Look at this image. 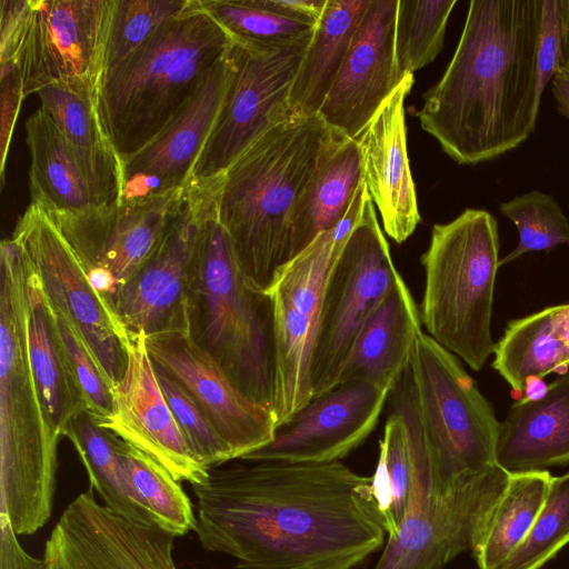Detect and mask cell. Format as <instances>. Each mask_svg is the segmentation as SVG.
Here are the masks:
<instances>
[{
  "label": "cell",
  "instance_id": "f35d334b",
  "mask_svg": "<svg viewBox=\"0 0 569 569\" xmlns=\"http://www.w3.org/2000/svg\"><path fill=\"white\" fill-rule=\"evenodd\" d=\"M499 210L519 231L518 246L499 261V267L531 251L569 246V219L553 196L531 190L501 202Z\"/></svg>",
  "mask_w": 569,
  "mask_h": 569
},
{
  "label": "cell",
  "instance_id": "ba28073f",
  "mask_svg": "<svg viewBox=\"0 0 569 569\" xmlns=\"http://www.w3.org/2000/svg\"><path fill=\"white\" fill-rule=\"evenodd\" d=\"M499 247L496 218L482 209H466L450 222L433 226L421 257L422 326L475 371L496 348L491 317Z\"/></svg>",
  "mask_w": 569,
  "mask_h": 569
},
{
  "label": "cell",
  "instance_id": "4dcf8cb0",
  "mask_svg": "<svg viewBox=\"0 0 569 569\" xmlns=\"http://www.w3.org/2000/svg\"><path fill=\"white\" fill-rule=\"evenodd\" d=\"M28 329L30 362L37 388L49 423L61 437L70 421L87 411L86 403L63 353L50 307L31 269Z\"/></svg>",
  "mask_w": 569,
  "mask_h": 569
},
{
  "label": "cell",
  "instance_id": "ac0fdd59",
  "mask_svg": "<svg viewBox=\"0 0 569 569\" xmlns=\"http://www.w3.org/2000/svg\"><path fill=\"white\" fill-rule=\"evenodd\" d=\"M390 392L365 380L339 383L313 397L277 429L271 442L240 460L340 461L373 431Z\"/></svg>",
  "mask_w": 569,
  "mask_h": 569
},
{
  "label": "cell",
  "instance_id": "ab89813d",
  "mask_svg": "<svg viewBox=\"0 0 569 569\" xmlns=\"http://www.w3.org/2000/svg\"><path fill=\"white\" fill-rule=\"evenodd\" d=\"M569 543V472L552 477L530 531L496 569H540Z\"/></svg>",
  "mask_w": 569,
  "mask_h": 569
},
{
  "label": "cell",
  "instance_id": "4fadbf2b",
  "mask_svg": "<svg viewBox=\"0 0 569 569\" xmlns=\"http://www.w3.org/2000/svg\"><path fill=\"white\" fill-rule=\"evenodd\" d=\"M343 244L323 231L279 272L269 293L273 308L277 429L312 399L311 361L322 292Z\"/></svg>",
  "mask_w": 569,
  "mask_h": 569
},
{
  "label": "cell",
  "instance_id": "bcb514c9",
  "mask_svg": "<svg viewBox=\"0 0 569 569\" xmlns=\"http://www.w3.org/2000/svg\"><path fill=\"white\" fill-rule=\"evenodd\" d=\"M17 536L9 518L0 513V569H46L44 560L29 555Z\"/></svg>",
  "mask_w": 569,
  "mask_h": 569
},
{
  "label": "cell",
  "instance_id": "f1b7e54d",
  "mask_svg": "<svg viewBox=\"0 0 569 569\" xmlns=\"http://www.w3.org/2000/svg\"><path fill=\"white\" fill-rule=\"evenodd\" d=\"M96 82L71 78L50 83L37 93L40 109L100 179L114 202L121 198V162L103 133L96 106Z\"/></svg>",
  "mask_w": 569,
  "mask_h": 569
},
{
  "label": "cell",
  "instance_id": "f6af8a7d",
  "mask_svg": "<svg viewBox=\"0 0 569 569\" xmlns=\"http://www.w3.org/2000/svg\"><path fill=\"white\" fill-rule=\"evenodd\" d=\"M32 0L0 1V62L16 60L23 41Z\"/></svg>",
  "mask_w": 569,
  "mask_h": 569
},
{
  "label": "cell",
  "instance_id": "8992f818",
  "mask_svg": "<svg viewBox=\"0 0 569 569\" xmlns=\"http://www.w3.org/2000/svg\"><path fill=\"white\" fill-rule=\"evenodd\" d=\"M200 229L186 301V333L248 398L273 413L276 357L270 295L253 290L217 214V179L194 184Z\"/></svg>",
  "mask_w": 569,
  "mask_h": 569
},
{
  "label": "cell",
  "instance_id": "5bb4252c",
  "mask_svg": "<svg viewBox=\"0 0 569 569\" xmlns=\"http://www.w3.org/2000/svg\"><path fill=\"white\" fill-rule=\"evenodd\" d=\"M509 475L493 465L442 493L412 499L373 569H441L471 551Z\"/></svg>",
  "mask_w": 569,
  "mask_h": 569
},
{
  "label": "cell",
  "instance_id": "e575fe53",
  "mask_svg": "<svg viewBox=\"0 0 569 569\" xmlns=\"http://www.w3.org/2000/svg\"><path fill=\"white\" fill-rule=\"evenodd\" d=\"M416 469L405 420L391 411L379 443L371 490L387 538L399 529L415 487Z\"/></svg>",
  "mask_w": 569,
  "mask_h": 569
},
{
  "label": "cell",
  "instance_id": "7a4b0ae2",
  "mask_svg": "<svg viewBox=\"0 0 569 569\" xmlns=\"http://www.w3.org/2000/svg\"><path fill=\"white\" fill-rule=\"evenodd\" d=\"M542 0H471L456 51L417 117L459 164L492 160L535 132Z\"/></svg>",
  "mask_w": 569,
  "mask_h": 569
},
{
  "label": "cell",
  "instance_id": "836d02e7",
  "mask_svg": "<svg viewBox=\"0 0 569 569\" xmlns=\"http://www.w3.org/2000/svg\"><path fill=\"white\" fill-rule=\"evenodd\" d=\"M121 455L133 493L152 522L174 537L194 530L197 516L180 481L152 457L123 440Z\"/></svg>",
  "mask_w": 569,
  "mask_h": 569
},
{
  "label": "cell",
  "instance_id": "e0dca14e",
  "mask_svg": "<svg viewBox=\"0 0 569 569\" xmlns=\"http://www.w3.org/2000/svg\"><path fill=\"white\" fill-rule=\"evenodd\" d=\"M113 0H32L16 58L23 97L71 78L98 82Z\"/></svg>",
  "mask_w": 569,
  "mask_h": 569
},
{
  "label": "cell",
  "instance_id": "44dd1931",
  "mask_svg": "<svg viewBox=\"0 0 569 569\" xmlns=\"http://www.w3.org/2000/svg\"><path fill=\"white\" fill-rule=\"evenodd\" d=\"M128 365L113 387L110 416L96 420L162 465L178 481L202 483L209 475L189 450L157 380L143 335L130 337Z\"/></svg>",
  "mask_w": 569,
  "mask_h": 569
},
{
  "label": "cell",
  "instance_id": "4316f807",
  "mask_svg": "<svg viewBox=\"0 0 569 569\" xmlns=\"http://www.w3.org/2000/svg\"><path fill=\"white\" fill-rule=\"evenodd\" d=\"M362 180L363 161L358 141L332 130L290 214V260L303 251L318 234L336 227Z\"/></svg>",
  "mask_w": 569,
  "mask_h": 569
},
{
  "label": "cell",
  "instance_id": "74e56055",
  "mask_svg": "<svg viewBox=\"0 0 569 569\" xmlns=\"http://www.w3.org/2000/svg\"><path fill=\"white\" fill-rule=\"evenodd\" d=\"M191 2L192 0H113L102 72L120 63L168 22L184 12Z\"/></svg>",
  "mask_w": 569,
  "mask_h": 569
},
{
  "label": "cell",
  "instance_id": "60d3db41",
  "mask_svg": "<svg viewBox=\"0 0 569 569\" xmlns=\"http://www.w3.org/2000/svg\"><path fill=\"white\" fill-rule=\"evenodd\" d=\"M157 380L192 456L207 469L234 460L228 445L191 396L162 369Z\"/></svg>",
  "mask_w": 569,
  "mask_h": 569
},
{
  "label": "cell",
  "instance_id": "681fc988",
  "mask_svg": "<svg viewBox=\"0 0 569 569\" xmlns=\"http://www.w3.org/2000/svg\"><path fill=\"white\" fill-rule=\"evenodd\" d=\"M560 13L561 52L559 60V71L569 74V0H560Z\"/></svg>",
  "mask_w": 569,
  "mask_h": 569
},
{
  "label": "cell",
  "instance_id": "7c38bea8",
  "mask_svg": "<svg viewBox=\"0 0 569 569\" xmlns=\"http://www.w3.org/2000/svg\"><path fill=\"white\" fill-rule=\"evenodd\" d=\"M49 306L78 331L114 387L128 365V337L89 282L52 220L31 203L12 232Z\"/></svg>",
  "mask_w": 569,
  "mask_h": 569
},
{
  "label": "cell",
  "instance_id": "7bdbcfd3",
  "mask_svg": "<svg viewBox=\"0 0 569 569\" xmlns=\"http://www.w3.org/2000/svg\"><path fill=\"white\" fill-rule=\"evenodd\" d=\"M561 52L560 0H542V13L537 50L536 107L539 110L542 92L559 71Z\"/></svg>",
  "mask_w": 569,
  "mask_h": 569
},
{
  "label": "cell",
  "instance_id": "2e32d148",
  "mask_svg": "<svg viewBox=\"0 0 569 569\" xmlns=\"http://www.w3.org/2000/svg\"><path fill=\"white\" fill-rule=\"evenodd\" d=\"M200 229V192L187 183L181 207L137 274L117 298L113 317L128 340L186 332V301Z\"/></svg>",
  "mask_w": 569,
  "mask_h": 569
},
{
  "label": "cell",
  "instance_id": "1f68e13d",
  "mask_svg": "<svg viewBox=\"0 0 569 569\" xmlns=\"http://www.w3.org/2000/svg\"><path fill=\"white\" fill-rule=\"evenodd\" d=\"M547 470L510 473L471 550L479 569H496L523 541L547 498Z\"/></svg>",
  "mask_w": 569,
  "mask_h": 569
},
{
  "label": "cell",
  "instance_id": "d6a6232c",
  "mask_svg": "<svg viewBox=\"0 0 569 569\" xmlns=\"http://www.w3.org/2000/svg\"><path fill=\"white\" fill-rule=\"evenodd\" d=\"M73 445L106 507L133 520L154 525L138 502L121 455L118 436L100 427L88 411L70 421L63 435Z\"/></svg>",
  "mask_w": 569,
  "mask_h": 569
},
{
  "label": "cell",
  "instance_id": "d4e9b609",
  "mask_svg": "<svg viewBox=\"0 0 569 569\" xmlns=\"http://www.w3.org/2000/svg\"><path fill=\"white\" fill-rule=\"evenodd\" d=\"M496 461L509 473L569 462V371L509 408L499 425Z\"/></svg>",
  "mask_w": 569,
  "mask_h": 569
},
{
  "label": "cell",
  "instance_id": "f546056e",
  "mask_svg": "<svg viewBox=\"0 0 569 569\" xmlns=\"http://www.w3.org/2000/svg\"><path fill=\"white\" fill-rule=\"evenodd\" d=\"M368 4L369 0H327L290 92L295 117L318 114Z\"/></svg>",
  "mask_w": 569,
  "mask_h": 569
},
{
  "label": "cell",
  "instance_id": "9c48e42d",
  "mask_svg": "<svg viewBox=\"0 0 569 569\" xmlns=\"http://www.w3.org/2000/svg\"><path fill=\"white\" fill-rule=\"evenodd\" d=\"M310 39L276 49L231 42L228 86L188 182L219 178L260 137L295 117L289 98Z\"/></svg>",
  "mask_w": 569,
  "mask_h": 569
},
{
  "label": "cell",
  "instance_id": "277c9868",
  "mask_svg": "<svg viewBox=\"0 0 569 569\" xmlns=\"http://www.w3.org/2000/svg\"><path fill=\"white\" fill-rule=\"evenodd\" d=\"M331 133L318 114L292 117L260 137L217 178L218 219L253 290L269 293L290 261V214Z\"/></svg>",
  "mask_w": 569,
  "mask_h": 569
},
{
  "label": "cell",
  "instance_id": "6da1fadb",
  "mask_svg": "<svg viewBox=\"0 0 569 569\" xmlns=\"http://www.w3.org/2000/svg\"><path fill=\"white\" fill-rule=\"evenodd\" d=\"M243 461L192 485L201 546L238 569H353L385 545L371 477L341 461Z\"/></svg>",
  "mask_w": 569,
  "mask_h": 569
},
{
  "label": "cell",
  "instance_id": "c3c4849f",
  "mask_svg": "<svg viewBox=\"0 0 569 569\" xmlns=\"http://www.w3.org/2000/svg\"><path fill=\"white\" fill-rule=\"evenodd\" d=\"M551 90L559 113L569 119V74L557 72L551 79Z\"/></svg>",
  "mask_w": 569,
  "mask_h": 569
},
{
  "label": "cell",
  "instance_id": "3957f363",
  "mask_svg": "<svg viewBox=\"0 0 569 569\" xmlns=\"http://www.w3.org/2000/svg\"><path fill=\"white\" fill-rule=\"evenodd\" d=\"M30 268L11 238L0 247V513L17 535L49 520L59 436L51 428L29 353Z\"/></svg>",
  "mask_w": 569,
  "mask_h": 569
},
{
  "label": "cell",
  "instance_id": "b9f144b4",
  "mask_svg": "<svg viewBox=\"0 0 569 569\" xmlns=\"http://www.w3.org/2000/svg\"><path fill=\"white\" fill-rule=\"evenodd\" d=\"M50 310L67 362L83 396L86 410L94 420L107 418L113 408V386L73 326L51 307Z\"/></svg>",
  "mask_w": 569,
  "mask_h": 569
},
{
  "label": "cell",
  "instance_id": "ffe728a7",
  "mask_svg": "<svg viewBox=\"0 0 569 569\" xmlns=\"http://www.w3.org/2000/svg\"><path fill=\"white\" fill-rule=\"evenodd\" d=\"M398 0H369L346 59L318 116L333 131L357 139L406 77L395 47Z\"/></svg>",
  "mask_w": 569,
  "mask_h": 569
},
{
  "label": "cell",
  "instance_id": "cb8c5ba5",
  "mask_svg": "<svg viewBox=\"0 0 569 569\" xmlns=\"http://www.w3.org/2000/svg\"><path fill=\"white\" fill-rule=\"evenodd\" d=\"M420 331V309L399 276L363 321L342 366L339 383L365 380L392 391L409 368Z\"/></svg>",
  "mask_w": 569,
  "mask_h": 569
},
{
  "label": "cell",
  "instance_id": "ee69618b",
  "mask_svg": "<svg viewBox=\"0 0 569 569\" xmlns=\"http://www.w3.org/2000/svg\"><path fill=\"white\" fill-rule=\"evenodd\" d=\"M0 180L4 187L7 156L21 102L23 101L22 76L14 60L0 62Z\"/></svg>",
  "mask_w": 569,
  "mask_h": 569
},
{
  "label": "cell",
  "instance_id": "8fae6325",
  "mask_svg": "<svg viewBox=\"0 0 569 569\" xmlns=\"http://www.w3.org/2000/svg\"><path fill=\"white\" fill-rule=\"evenodd\" d=\"M184 196L186 187L82 211L46 212L112 317L117 298L159 244Z\"/></svg>",
  "mask_w": 569,
  "mask_h": 569
},
{
  "label": "cell",
  "instance_id": "7dc6e473",
  "mask_svg": "<svg viewBox=\"0 0 569 569\" xmlns=\"http://www.w3.org/2000/svg\"><path fill=\"white\" fill-rule=\"evenodd\" d=\"M258 2L278 14L317 24L327 0H258Z\"/></svg>",
  "mask_w": 569,
  "mask_h": 569
},
{
  "label": "cell",
  "instance_id": "83f0119b",
  "mask_svg": "<svg viewBox=\"0 0 569 569\" xmlns=\"http://www.w3.org/2000/svg\"><path fill=\"white\" fill-rule=\"evenodd\" d=\"M493 369L517 393L569 367V303L548 307L508 322L496 343Z\"/></svg>",
  "mask_w": 569,
  "mask_h": 569
},
{
  "label": "cell",
  "instance_id": "7402d4cb",
  "mask_svg": "<svg viewBox=\"0 0 569 569\" xmlns=\"http://www.w3.org/2000/svg\"><path fill=\"white\" fill-rule=\"evenodd\" d=\"M230 72L228 50L170 123L121 163L120 201L163 194L187 186L220 109Z\"/></svg>",
  "mask_w": 569,
  "mask_h": 569
},
{
  "label": "cell",
  "instance_id": "603a6c76",
  "mask_svg": "<svg viewBox=\"0 0 569 569\" xmlns=\"http://www.w3.org/2000/svg\"><path fill=\"white\" fill-rule=\"evenodd\" d=\"M413 82V74L407 76L356 139L370 198L378 207L385 232L398 243L405 242L421 220L409 166L405 117V100Z\"/></svg>",
  "mask_w": 569,
  "mask_h": 569
},
{
  "label": "cell",
  "instance_id": "5b68a950",
  "mask_svg": "<svg viewBox=\"0 0 569 569\" xmlns=\"http://www.w3.org/2000/svg\"><path fill=\"white\" fill-rule=\"evenodd\" d=\"M390 396L411 443L416 480L410 499L442 493L498 465L500 422L492 406L458 358L423 331Z\"/></svg>",
  "mask_w": 569,
  "mask_h": 569
},
{
  "label": "cell",
  "instance_id": "30bf717a",
  "mask_svg": "<svg viewBox=\"0 0 569 569\" xmlns=\"http://www.w3.org/2000/svg\"><path fill=\"white\" fill-rule=\"evenodd\" d=\"M399 276L369 194L326 279L311 361L312 398L338 386L363 321Z\"/></svg>",
  "mask_w": 569,
  "mask_h": 569
},
{
  "label": "cell",
  "instance_id": "9a60e30c",
  "mask_svg": "<svg viewBox=\"0 0 569 569\" xmlns=\"http://www.w3.org/2000/svg\"><path fill=\"white\" fill-rule=\"evenodd\" d=\"M174 538L99 503L89 487L60 516L43 560L46 569H179Z\"/></svg>",
  "mask_w": 569,
  "mask_h": 569
},
{
  "label": "cell",
  "instance_id": "8d00e7d4",
  "mask_svg": "<svg viewBox=\"0 0 569 569\" xmlns=\"http://www.w3.org/2000/svg\"><path fill=\"white\" fill-rule=\"evenodd\" d=\"M456 0H398L395 47L403 77L432 62L443 48Z\"/></svg>",
  "mask_w": 569,
  "mask_h": 569
},
{
  "label": "cell",
  "instance_id": "52a82bcc",
  "mask_svg": "<svg viewBox=\"0 0 569 569\" xmlns=\"http://www.w3.org/2000/svg\"><path fill=\"white\" fill-rule=\"evenodd\" d=\"M230 44L226 32L192 0L184 12L101 73L97 111L121 163L170 123Z\"/></svg>",
  "mask_w": 569,
  "mask_h": 569
},
{
  "label": "cell",
  "instance_id": "d6986e66",
  "mask_svg": "<svg viewBox=\"0 0 569 569\" xmlns=\"http://www.w3.org/2000/svg\"><path fill=\"white\" fill-rule=\"evenodd\" d=\"M146 346L152 363L191 396L234 460L273 440L277 425L272 411L239 390L186 332L148 337Z\"/></svg>",
  "mask_w": 569,
  "mask_h": 569
},
{
  "label": "cell",
  "instance_id": "484cf974",
  "mask_svg": "<svg viewBox=\"0 0 569 569\" xmlns=\"http://www.w3.org/2000/svg\"><path fill=\"white\" fill-rule=\"evenodd\" d=\"M26 132L31 203L46 212H76L117 203L40 108L27 120Z\"/></svg>",
  "mask_w": 569,
  "mask_h": 569
},
{
  "label": "cell",
  "instance_id": "d590c367",
  "mask_svg": "<svg viewBox=\"0 0 569 569\" xmlns=\"http://www.w3.org/2000/svg\"><path fill=\"white\" fill-rule=\"evenodd\" d=\"M231 42L253 49H276L309 40L316 24L270 11L258 0H198Z\"/></svg>",
  "mask_w": 569,
  "mask_h": 569
}]
</instances>
